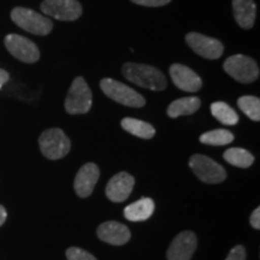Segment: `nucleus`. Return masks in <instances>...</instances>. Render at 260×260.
<instances>
[{"instance_id":"f257e3e1","label":"nucleus","mask_w":260,"mask_h":260,"mask_svg":"<svg viewBox=\"0 0 260 260\" xmlns=\"http://www.w3.org/2000/svg\"><path fill=\"white\" fill-rule=\"evenodd\" d=\"M122 73L126 80L142 88L160 92L168 86L164 74L151 65L125 63L122 67Z\"/></svg>"},{"instance_id":"f03ea898","label":"nucleus","mask_w":260,"mask_h":260,"mask_svg":"<svg viewBox=\"0 0 260 260\" xmlns=\"http://www.w3.org/2000/svg\"><path fill=\"white\" fill-rule=\"evenodd\" d=\"M11 19L21 29L30 32V34L39 35V37L48 35L53 29V22L50 18L39 14L34 10L22 8V6L12 10Z\"/></svg>"},{"instance_id":"7ed1b4c3","label":"nucleus","mask_w":260,"mask_h":260,"mask_svg":"<svg viewBox=\"0 0 260 260\" xmlns=\"http://www.w3.org/2000/svg\"><path fill=\"white\" fill-rule=\"evenodd\" d=\"M93 103L92 90L82 76H77L71 83L65 98V110L70 115H84L90 110Z\"/></svg>"},{"instance_id":"20e7f679","label":"nucleus","mask_w":260,"mask_h":260,"mask_svg":"<svg viewBox=\"0 0 260 260\" xmlns=\"http://www.w3.org/2000/svg\"><path fill=\"white\" fill-rule=\"evenodd\" d=\"M39 146L44 157L51 160L64 158L70 152L71 142L65 133L59 128L45 130L39 138Z\"/></svg>"},{"instance_id":"39448f33","label":"nucleus","mask_w":260,"mask_h":260,"mask_svg":"<svg viewBox=\"0 0 260 260\" xmlns=\"http://www.w3.org/2000/svg\"><path fill=\"white\" fill-rule=\"evenodd\" d=\"M223 69L240 83H252L258 80L259 67L254 59L243 54H234L224 61Z\"/></svg>"},{"instance_id":"423d86ee","label":"nucleus","mask_w":260,"mask_h":260,"mask_svg":"<svg viewBox=\"0 0 260 260\" xmlns=\"http://www.w3.org/2000/svg\"><path fill=\"white\" fill-rule=\"evenodd\" d=\"M100 88L113 102L130 107L145 106L146 99L129 86L112 79H103L100 81Z\"/></svg>"},{"instance_id":"0eeeda50","label":"nucleus","mask_w":260,"mask_h":260,"mask_svg":"<svg viewBox=\"0 0 260 260\" xmlns=\"http://www.w3.org/2000/svg\"><path fill=\"white\" fill-rule=\"evenodd\" d=\"M189 167L195 176L209 184L222 183L226 178V171L222 165L204 154H194L189 159Z\"/></svg>"},{"instance_id":"6e6552de","label":"nucleus","mask_w":260,"mask_h":260,"mask_svg":"<svg viewBox=\"0 0 260 260\" xmlns=\"http://www.w3.org/2000/svg\"><path fill=\"white\" fill-rule=\"evenodd\" d=\"M40 9L44 15L58 21L73 22L82 15V5L77 0H44Z\"/></svg>"},{"instance_id":"1a4fd4ad","label":"nucleus","mask_w":260,"mask_h":260,"mask_svg":"<svg viewBox=\"0 0 260 260\" xmlns=\"http://www.w3.org/2000/svg\"><path fill=\"white\" fill-rule=\"evenodd\" d=\"M6 50L23 63H37L40 59L39 47L29 39L18 34H9L4 39Z\"/></svg>"},{"instance_id":"9d476101","label":"nucleus","mask_w":260,"mask_h":260,"mask_svg":"<svg viewBox=\"0 0 260 260\" xmlns=\"http://www.w3.org/2000/svg\"><path fill=\"white\" fill-rule=\"evenodd\" d=\"M186 42L198 56L206 58V59H218L224 53L222 42L200 32H188L186 35Z\"/></svg>"},{"instance_id":"9b49d317","label":"nucleus","mask_w":260,"mask_h":260,"mask_svg":"<svg viewBox=\"0 0 260 260\" xmlns=\"http://www.w3.org/2000/svg\"><path fill=\"white\" fill-rule=\"evenodd\" d=\"M169 73H170L172 82L178 89L195 93L203 87V80L200 79L199 75L186 65L177 63L172 64L169 69Z\"/></svg>"},{"instance_id":"f8f14e48","label":"nucleus","mask_w":260,"mask_h":260,"mask_svg":"<svg viewBox=\"0 0 260 260\" xmlns=\"http://www.w3.org/2000/svg\"><path fill=\"white\" fill-rule=\"evenodd\" d=\"M198 247V239L193 232H182L169 247L168 260H190Z\"/></svg>"},{"instance_id":"ddd939ff","label":"nucleus","mask_w":260,"mask_h":260,"mask_svg":"<svg viewBox=\"0 0 260 260\" xmlns=\"http://www.w3.org/2000/svg\"><path fill=\"white\" fill-rule=\"evenodd\" d=\"M100 176V170L94 162H87L77 172L74 188L80 198H88L93 193Z\"/></svg>"},{"instance_id":"4468645a","label":"nucleus","mask_w":260,"mask_h":260,"mask_svg":"<svg viewBox=\"0 0 260 260\" xmlns=\"http://www.w3.org/2000/svg\"><path fill=\"white\" fill-rule=\"evenodd\" d=\"M135 180L128 172H119L109 181L106 186V195L113 203H123L129 198L134 188Z\"/></svg>"},{"instance_id":"2eb2a0df","label":"nucleus","mask_w":260,"mask_h":260,"mask_svg":"<svg viewBox=\"0 0 260 260\" xmlns=\"http://www.w3.org/2000/svg\"><path fill=\"white\" fill-rule=\"evenodd\" d=\"M98 237L106 243L113 246L125 245L129 241L132 234L128 226L118 222H105L98 228Z\"/></svg>"},{"instance_id":"dca6fc26","label":"nucleus","mask_w":260,"mask_h":260,"mask_svg":"<svg viewBox=\"0 0 260 260\" xmlns=\"http://www.w3.org/2000/svg\"><path fill=\"white\" fill-rule=\"evenodd\" d=\"M233 12L240 27L243 29L253 28L256 16L254 0H233Z\"/></svg>"},{"instance_id":"f3484780","label":"nucleus","mask_w":260,"mask_h":260,"mask_svg":"<svg viewBox=\"0 0 260 260\" xmlns=\"http://www.w3.org/2000/svg\"><path fill=\"white\" fill-rule=\"evenodd\" d=\"M154 212V201L149 198H142L128 205L124 209V217L130 222H144Z\"/></svg>"},{"instance_id":"a211bd4d","label":"nucleus","mask_w":260,"mask_h":260,"mask_svg":"<svg viewBox=\"0 0 260 260\" xmlns=\"http://www.w3.org/2000/svg\"><path fill=\"white\" fill-rule=\"evenodd\" d=\"M201 102L198 96L181 98L172 102L168 107V115L171 118H177L180 116L193 115L200 109Z\"/></svg>"},{"instance_id":"6ab92c4d","label":"nucleus","mask_w":260,"mask_h":260,"mask_svg":"<svg viewBox=\"0 0 260 260\" xmlns=\"http://www.w3.org/2000/svg\"><path fill=\"white\" fill-rule=\"evenodd\" d=\"M121 125L125 132L130 133V134L134 136H138L140 139L149 140L155 135V129L153 126L147 122L140 121V119L126 117V118L122 119Z\"/></svg>"},{"instance_id":"aec40b11","label":"nucleus","mask_w":260,"mask_h":260,"mask_svg":"<svg viewBox=\"0 0 260 260\" xmlns=\"http://www.w3.org/2000/svg\"><path fill=\"white\" fill-rule=\"evenodd\" d=\"M211 113L214 118L219 121L222 124L235 125L239 122V115L235 110L230 107L226 103L217 102L211 105Z\"/></svg>"},{"instance_id":"412c9836","label":"nucleus","mask_w":260,"mask_h":260,"mask_svg":"<svg viewBox=\"0 0 260 260\" xmlns=\"http://www.w3.org/2000/svg\"><path fill=\"white\" fill-rule=\"evenodd\" d=\"M223 157L229 164H232L236 168L246 169L251 167L253 162H254V157H253L252 153H249L246 149L239 147L226 149V151L224 152Z\"/></svg>"},{"instance_id":"4be33fe9","label":"nucleus","mask_w":260,"mask_h":260,"mask_svg":"<svg viewBox=\"0 0 260 260\" xmlns=\"http://www.w3.org/2000/svg\"><path fill=\"white\" fill-rule=\"evenodd\" d=\"M234 141V135L232 132L226 129H216L211 132L204 133L200 136V142L210 146H224L229 145Z\"/></svg>"},{"instance_id":"5701e85b","label":"nucleus","mask_w":260,"mask_h":260,"mask_svg":"<svg viewBox=\"0 0 260 260\" xmlns=\"http://www.w3.org/2000/svg\"><path fill=\"white\" fill-rule=\"evenodd\" d=\"M237 106L252 121H260V99L253 95H243L237 100Z\"/></svg>"},{"instance_id":"b1692460","label":"nucleus","mask_w":260,"mask_h":260,"mask_svg":"<svg viewBox=\"0 0 260 260\" xmlns=\"http://www.w3.org/2000/svg\"><path fill=\"white\" fill-rule=\"evenodd\" d=\"M68 260H98L95 256L90 254L84 249L77 248V247H70L67 251Z\"/></svg>"},{"instance_id":"393cba45","label":"nucleus","mask_w":260,"mask_h":260,"mask_svg":"<svg viewBox=\"0 0 260 260\" xmlns=\"http://www.w3.org/2000/svg\"><path fill=\"white\" fill-rule=\"evenodd\" d=\"M130 2L141 6H147V8H159V6L168 5L169 3H171V0H130Z\"/></svg>"},{"instance_id":"a878e982","label":"nucleus","mask_w":260,"mask_h":260,"mask_svg":"<svg viewBox=\"0 0 260 260\" xmlns=\"http://www.w3.org/2000/svg\"><path fill=\"white\" fill-rule=\"evenodd\" d=\"M246 249L245 247L239 245L235 246L234 248L230 251L229 255L226 256L225 260H246Z\"/></svg>"},{"instance_id":"bb28decb","label":"nucleus","mask_w":260,"mask_h":260,"mask_svg":"<svg viewBox=\"0 0 260 260\" xmlns=\"http://www.w3.org/2000/svg\"><path fill=\"white\" fill-rule=\"evenodd\" d=\"M249 222H251V225L254 228V229H256V230L260 229V209L259 207H256V209L252 212Z\"/></svg>"},{"instance_id":"cd10ccee","label":"nucleus","mask_w":260,"mask_h":260,"mask_svg":"<svg viewBox=\"0 0 260 260\" xmlns=\"http://www.w3.org/2000/svg\"><path fill=\"white\" fill-rule=\"evenodd\" d=\"M10 80V74L8 71L4 69H0V89L3 88L5 83H8V81Z\"/></svg>"},{"instance_id":"c85d7f7f","label":"nucleus","mask_w":260,"mask_h":260,"mask_svg":"<svg viewBox=\"0 0 260 260\" xmlns=\"http://www.w3.org/2000/svg\"><path fill=\"white\" fill-rule=\"evenodd\" d=\"M6 217H8V213H6L5 207L3 205H0V226L5 223Z\"/></svg>"}]
</instances>
